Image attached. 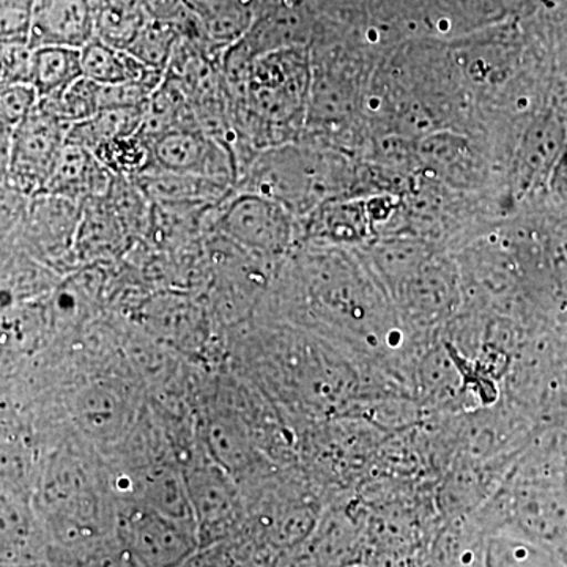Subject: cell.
Instances as JSON below:
<instances>
[{
	"mask_svg": "<svg viewBox=\"0 0 567 567\" xmlns=\"http://www.w3.org/2000/svg\"><path fill=\"white\" fill-rule=\"evenodd\" d=\"M185 454L183 473L200 547L213 546L240 525L246 511L245 494L235 477L208 453L197 432Z\"/></svg>",
	"mask_w": 567,
	"mask_h": 567,
	"instance_id": "5",
	"label": "cell"
},
{
	"mask_svg": "<svg viewBox=\"0 0 567 567\" xmlns=\"http://www.w3.org/2000/svg\"><path fill=\"white\" fill-rule=\"evenodd\" d=\"M488 537L475 514L450 518L432 546L431 567H487Z\"/></svg>",
	"mask_w": 567,
	"mask_h": 567,
	"instance_id": "15",
	"label": "cell"
},
{
	"mask_svg": "<svg viewBox=\"0 0 567 567\" xmlns=\"http://www.w3.org/2000/svg\"><path fill=\"white\" fill-rule=\"evenodd\" d=\"M95 39L93 0H35L31 44L82 50Z\"/></svg>",
	"mask_w": 567,
	"mask_h": 567,
	"instance_id": "12",
	"label": "cell"
},
{
	"mask_svg": "<svg viewBox=\"0 0 567 567\" xmlns=\"http://www.w3.org/2000/svg\"><path fill=\"white\" fill-rule=\"evenodd\" d=\"M152 167L164 173L237 186L238 167L233 151L200 128L171 130L152 141Z\"/></svg>",
	"mask_w": 567,
	"mask_h": 567,
	"instance_id": "10",
	"label": "cell"
},
{
	"mask_svg": "<svg viewBox=\"0 0 567 567\" xmlns=\"http://www.w3.org/2000/svg\"><path fill=\"white\" fill-rule=\"evenodd\" d=\"M142 177L148 193L169 203L171 200L173 203H212V200H223L230 189L235 192L233 186L223 185V183L164 173L156 167L142 174Z\"/></svg>",
	"mask_w": 567,
	"mask_h": 567,
	"instance_id": "21",
	"label": "cell"
},
{
	"mask_svg": "<svg viewBox=\"0 0 567 567\" xmlns=\"http://www.w3.org/2000/svg\"><path fill=\"white\" fill-rule=\"evenodd\" d=\"M39 93L29 82L7 85L0 93L2 133L13 134L39 104Z\"/></svg>",
	"mask_w": 567,
	"mask_h": 567,
	"instance_id": "25",
	"label": "cell"
},
{
	"mask_svg": "<svg viewBox=\"0 0 567 567\" xmlns=\"http://www.w3.org/2000/svg\"><path fill=\"white\" fill-rule=\"evenodd\" d=\"M70 416L78 431L95 443H118L137 425V395L134 386L118 377H100L85 383L70 399Z\"/></svg>",
	"mask_w": 567,
	"mask_h": 567,
	"instance_id": "9",
	"label": "cell"
},
{
	"mask_svg": "<svg viewBox=\"0 0 567 567\" xmlns=\"http://www.w3.org/2000/svg\"><path fill=\"white\" fill-rule=\"evenodd\" d=\"M2 565H39L44 554V522L25 492L2 487Z\"/></svg>",
	"mask_w": 567,
	"mask_h": 567,
	"instance_id": "13",
	"label": "cell"
},
{
	"mask_svg": "<svg viewBox=\"0 0 567 567\" xmlns=\"http://www.w3.org/2000/svg\"><path fill=\"white\" fill-rule=\"evenodd\" d=\"M282 305L293 327L319 336L350 357L402 379L409 352L401 323L375 281L344 249L323 246L295 257Z\"/></svg>",
	"mask_w": 567,
	"mask_h": 567,
	"instance_id": "1",
	"label": "cell"
},
{
	"mask_svg": "<svg viewBox=\"0 0 567 567\" xmlns=\"http://www.w3.org/2000/svg\"><path fill=\"white\" fill-rule=\"evenodd\" d=\"M33 6L35 0H2V10H0L2 43L31 41Z\"/></svg>",
	"mask_w": 567,
	"mask_h": 567,
	"instance_id": "27",
	"label": "cell"
},
{
	"mask_svg": "<svg viewBox=\"0 0 567 567\" xmlns=\"http://www.w3.org/2000/svg\"><path fill=\"white\" fill-rule=\"evenodd\" d=\"M346 567H368V566L350 565V566H346Z\"/></svg>",
	"mask_w": 567,
	"mask_h": 567,
	"instance_id": "30",
	"label": "cell"
},
{
	"mask_svg": "<svg viewBox=\"0 0 567 567\" xmlns=\"http://www.w3.org/2000/svg\"><path fill=\"white\" fill-rule=\"evenodd\" d=\"M114 535L141 567H182L200 547L193 524L136 502H117Z\"/></svg>",
	"mask_w": 567,
	"mask_h": 567,
	"instance_id": "7",
	"label": "cell"
},
{
	"mask_svg": "<svg viewBox=\"0 0 567 567\" xmlns=\"http://www.w3.org/2000/svg\"><path fill=\"white\" fill-rule=\"evenodd\" d=\"M349 175L339 153L292 142L257 153L235 192L270 197L295 216H305L339 199L349 189Z\"/></svg>",
	"mask_w": 567,
	"mask_h": 567,
	"instance_id": "4",
	"label": "cell"
},
{
	"mask_svg": "<svg viewBox=\"0 0 567 567\" xmlns=\"http://www.w3.org/2000/svg\"><path fill=\"white\" fill-rule=\"evenodd\" d=\"M487 567H567L546 548L511 535L488 537Z\"/></svg>",
	"mask_w": 567,
	"mask_h": 567,
	"instance_id": "24",
	"label": "cell"
},
{
	"mask_svg": "<svg viewBox=\"0 0 567 567\" xmlns=\"http://www.w3.org/2000/svg\"><path fill=\"white\" fill-rule=\"evenodd\" d=\"M145 107L147 104L130 110L100 111L89 121L71 125L66 133V142L95 153L112 141L140 133L144 125Z\"/></svg>",
	"mask_w": 567,
	"mask_h": 567,
	"instance_id": "19",
	"label": "cell"
},
{
	"mask_svg": "<svg viewBox=\"0 0 567 567\" xmlns=\"http://www.w3.org/2000/svg\"><path fill=\"white\" fill-rule=\"evenodd\" d=\"M369 216L358 200H330L309 215L308 233L323 244H358L368 235Z\"/></svg>",
	"mask_w": 567,
	"mask_h": 567,
	"instance_id": "16",
	"label": "cell"
},
{
	"mask_svg": "<svg viewBox=\"0 0 567 567\" xmlns=\"http://www.w3.org/2000/svg\"><path fill=\"white\" fill-rule=\"evenodd\" d=\"M95 39L115 50L128 51L145 22L151 20L147 7L137 0H93Z\"/></svg>",
	"mask_w": 567,
	"mask_h": 567,
	"instance_id": "18",
	"label": "cell"
},
{
	"mask_svg": "<svg viewBox=\"0 0 567 567\" xmlns=\"http://www.w3.org/2000/svg\"><path fill=\"white\" fill-rule=\"evenodd\" d=\"M293 219V213L278 200L256 193L234 192L215 219V230L241 251L279 257L292 245Z\"/></svg>",
	"mask_w": 567,
	"mask_h": 567,
	"instance_id": "8",
	"label": "cell"
},
{
	"mask_svg": "<svg viewBox=\"0 0 567 567\" xmlns=\"http://www.w3.org/2000/svg\"><path fill=\"white\" fill-rule=\"evenodd\" d=\"M182 40V33L175 28L173 22L156 20L152 18L145 22L144 28L130 47V54L137 61L144 63L152 70H169L171 61L178 41Z\"/></svg>",
	"mask_w": 567,
	"mask_h": 567,
	"instance_id": "23",
	"label": "cell"
},
{
	"mask_svg": "<svg viewBox=\"0 0 567 567\" xmlns=\"http://www.w3.org/2000/svg\"><path fill=\"white\" fill-rule=\"evenodd\" d=\"M39 104L65 125L89 121L100 112V84L81 76L55 95L39 100Z\"/></svg>",
	"mask_w": 567,
	"mask_h": 567,
	"instance_id": "22",
	"label": "cell"
},
{
	"mask_svg": "<svg viewBox=\"0 0 567 567\" xmlns=\"http://www.w3.org/2000/svg\"><path fill=\"white\" fill-rule=\"evenodd\" d=\"M81 76V50L66 47H41L32 50L29 84L33 85L40 100L55 95Z\"/></svg>",
	"mask_w": 567,
	"mask_h": 567,
	"instance_id": "20",
	"label": "cell"
},
{
	"mask_svg": "<svg viewBox=\"0 0 567 567\" xmlns=\"http://www.w3.org/2000/svg\"><path fill=\"white\" fill-rule=\"evenodd\" d=\"M395 293L404 316L420 330L443 322L457 305L456 278L442 260H425Z\"/></svg>",
	"mask_w": 567,
	"mask_h": 567,
	"instance_id": "11",
	"label": "cell"
},
{
	"mask_svg": "<svg viewBox=\"0 0 567 567\" xmlns=\"http://www.w3.org/2000/svg\"><path fill=\"white\" fill-rule=\"evenodd\" d=\"M475 516L488 536L522 537L567 566V436L536 443L518 456Z\"/></svg>",
	"mask_w": 567,
	"mask_h": 567,
	"instance_id": "2",
	"label": "cell"
},
{
	"mask_svg": "<svg viewBox=\"0 0 567 567\" xmlns=\"http://www.w3.org/2000/svg\"><path fill=\"white\" fill-rule=\"evenodd\" d=\"M311 87L308 48H289L257 59L245 87L229 99L238 134V173H244L257 153L300 140L308 125Z\"/></svg>",
	"mask_w": 567,
	"mask_h": 567,
	"instance_id": "3",
	"label": "cell"
},
{
	"mask_svg": "<svg viewBox=\"0 0 567 567\" xmlns=\"http://www.w3.org/2000/svg\"><path fill=\"white\" fill-rule=\"evenodd\" d=\"M369 0H312L317 13L338 24H353L368 9Z\"/></svg>",
	"mask_w": 567,
	"mask_h": 567,
	"instance_id": "29",
	"label": "cell"
},
{
	"mask_svg": "<svg viewBox=\"0 0 567 567\" xmlns=\"http://www.w3.org/2000/svg\"><path fill=\"white\" fill-rule=\"evenodd\" d=\"M69 128L37 104L17 132L2 133L3 186L25 197L43 194L65 147Z\"/></svg>",
	"mask_w": 567,
	"mask_h": 567,
	"instance_id": "6",
	"label": "cell"
},
{
	"mask_svg": "<svg viewBox=\"0 0 567 567\" xmlns=\"http://www.w3.org/2000/svg\"><path fill=\"white\" fill-rule=\"evenodd\" d=\"M107 175L110 171L96 158L95 153L66 142L43 194L65 197L76 203L104 192L107 188Z\"/></svg>",
	"mask_w": 567,
	"mask_h": 567,
	"instance_id": "14",
	"label": "cell"
},
{
	"mask_svg": "<svg viewBox=\"0 0 567 567\" xmlns=\"http://www.w3.org/2000/svg\"><path fill=\"white\" fill-rule=\"evenodd\" d=\"M81 63L82 76L100 85L141 81L158 71L148 69L128 51L115 50L99 39H93L82 48Z\"/></svg>",
	"mask_w": 567,
	"mask_h": 567,
	"instance_id": "17",
	"label": "cell"
},
{
	"mask_svg": "<svg viewBox=\"0 0 567 567\" xmlns=\"http://www.w3.org/2000/svg\"><path fill=\"white\" fill-rule=\"evenodd\" d=\"M32 48L29 43H2V87L29 82Z\"/></svg>",
	"mask_w": 567,
	"mask_h": 567,
	"instance_id": "28",
	"label": "cell"
},
{
	"mask_svg": "<svg viewBox=\"0 0 567 567\" xmlns=\"http://www.w3.org/2000/svg\"><path fill=\"white\" fill-rule=\"evenodd\" d=\"M71 550L74 551L71 567H141L115 537L112 543L100 539Z\"/></svg>",
	"mask_w": 567,
	"mask_h": 567,
	"instance_id": "26",
	"label": "cell"
}]
</instances>
